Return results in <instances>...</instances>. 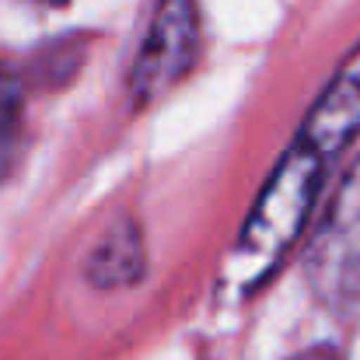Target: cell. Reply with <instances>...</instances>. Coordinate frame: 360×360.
Returning <instances> with one entry per match:
<instances>
[{
    "mask_svg": "<svg viewBox=\"0 0 360 360\" xmlns=\"http://www.w3.org/2000/svg\"><path fill=\"white\" fill-rule=\"evenodd\" d=\"M46 4H63V0H46Z\"/></svg>",
    "mask_w": 360,
    "mask_h": 360,
    "instance_id": "7",
    "label": "cell"
},
{
    "mask_svg": "<svg viewBox=\"0 0 360 360\" xmlns=\"http://www.w3.org/2000/svg\"><path fill=\"white\" fill-rule=\"evenodd\" d=\"M21 116H25V88L7 67H0V182L11 175L18 158Z\"/></svg>",
    "mask_w": 360,
    "mask_h": 360,
    "instance_id": "6",
    "label": "cell"
},
{
    "mask_svg": "<svg viewBox=\"0 0 360 360\" xmlns=\"http://www.w3.org/2000/svg\"><path fill=\"white\" fill-rule=\"evenodd\" d=\"M357 136H360V81L357 77H343L304 116L297 140L304 147H311L319 158L333 161Z\"/></svg>",
    "mask_w": 360,
    "mask_h": 360,
    "instance_id": "4",
    "label": "cell"
},
{
    "mask_svg": "<svg viewBox=\"0 0 360 360\" xmlns=\"http://www.w3.org/2000/svg\"><path fill=\"white\" fill-rule=\"evenodd\" d=\"M326 165V158L294 140V147L280 158L269 182L262 186L248 221L241 224V235L228 259V283L248 290L276 269V262L297 241L315 210Z\"/></svg>",
    "mask_w": 360,
    "mask_h": 360,
    "instance_id": "1",
    "label": "cell"
},
{
    "mask_svg": "<svg viewBox=\"0 0 360 360\" xmlns=\"http://www.w3.org/2000/svg\"><path fill=\"white\" fill-rule=\"evenodd\" d=\"M147 255L136 224H116L88 259V276L95 287H126L143 276Z\"/></svg>",
    "mask_w": 360,
    "mask_h": 360,
    "instance_id": "5",
    "label": "cell"
},
{
    "mask_svg": "<svg viewBox=\"0 0 360 360\" xmlns=\"http://www.w3.org/2000/svg\"><path fill=\"white\" fill-rule=\"evenodd\" d=\"M311 269L319 287L343 294L360 290V161L326 214L322 235L311 248Z\"/></svg>",
    "mask_w": 360,
    "mask_h": 360,
    "instance_id": "3",
    "label": "cell"
},
{
    "mask_svg": "<svg viewBox=\"0 0 360 360\" xmlns=\"http://www.w3.org/2000/svg\"><path fill=\"white\" fill-rule=\"evenodd\" d=\"M200 49V18L193 0H161L147 39L129 70V98L136 109L158 102L168 88H175Z\"/></svg>",
    "mask_w": 360,
    "mask_h": 360,
    "instance_id": "2",
    "label": "cell"
}]
</instances>
